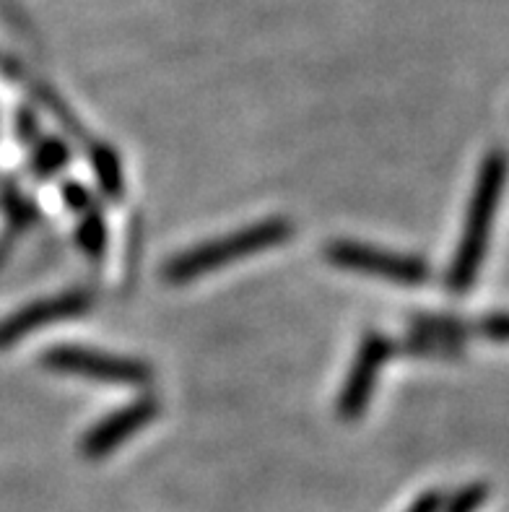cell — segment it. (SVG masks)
Instances as JSON below:
<instances>
[{
  "mask_svg": "<svg viewBox=\"0 0 509 512\" xmlns=\"http://www.w3.org/2000/svg\"><path fill=\"white\" fill-rule=\"evenodd\" d=\"M91 307H94V297L89 292H78V289L76 292L55 294V297L34 299V302L19 307L0 320V351L11 349L13 344H19L45 325L84 318L91 312Z\"/></svg>",
  "mask_w": 509,
  "mask_h": 512,
  "instance_id": "6",
  "label": "cell"
},
{
  "mask_svg": "<svg viewBox=\"0 0 509 512\" xmlns=\"http://www.w3.org/2000/svg\"><path fill=\"white\" fill-rule=\"evenodd\" d=\"M468 331L476 333L489 341H499V344H509V312H494V315H484L476 325H468Z\"/></svg>",
  "mask_w": 509,
  "mask_h": 512,
  "instance_id": "11",
  "label": "cell"
},
{
  "mask_svg": "<svg viewBox=\"0 0 509 512\" xmlns=\"http://www.w3.org/2000/svg\"><path fill=\"white\" fill-rule=\"evenodd\" d=\"M294 232H297L294 221L286 219V216H271V219H263L232 234L190 247L185 253L172 255L164 263L162 279L172 286L190 284V281L203 279L208 273L232 266L237 260L252 258V255L284 245L294 237Z\"/></svg>",
  "mask_w": 509,
  "mask_h": 512,
  "instance_id": "2",
  "label": "cell"
},
{
  "mask_svg": "<svg viewBox=\"0 0 509 512\" xmlns=\"http://www.w3.org/2000/svg\"><path fill=\"white\" fill-rule=\"evenodd\" d=\"M16 136H19L24 146H34L42 138L37 117H34L32 110H19V115H16Z\"/></svg>",
  "mask_w": 509,
  "mask_h": 512,
  "instance_id": "13",
  "label": "cell"
},
{
  "mask_svg": "<svg viewBox=\"0 0 509 512\" xmlns=\"http://www.w3.org/2000/svg\"><path fill=\"white\" fill-rule=\"evenodd\" d=\"M60 198H63L65 208L71 211V214L81 216L86 214L89 208H94L97 203H94V193H91L86 185H81V182H63V188H60Z\"/></svg>",
  "mask_w": 509,
  "mask_h": 512,
  "instance_id": "12",
  "label": "cell"
},
{
  "mask_svg": "<svg viewBox=\"0 0 509 512\" xmlns=\"http://www.w3.org/2000/svg\"><path fill=\"white\" fill-rule=\"evenodd\" d=\"M507 172L509 159L502 149H494L484 156L471 201H468V211H465L458 250L450 263V271H447V292L455 297H463L476 286L478 273L486 260V250H489L491 232H494V221L499 214L504 185H507Z\"/></svg>",
  "mask_w": 509,
  "mask_h": 512,
  "instance_id": "1",
  "label": "cell"
},
{
  "mask_svg": "<svg viewBox=\"0 0 509 512\" xmlns=\"http://www.w3.org/2000/svg\"><path fill=\"white\" fill-rule=\"evenodd\" d=\"M39 364L58 375L84 377V380L107 385H128V388H146L154 380V370L141 359L117 357V354L86 349V346H52L39 357Z\"/></svg>",
  "mask_w": 509,
  "mask_h": 512,
  "instance_id": "3",
  "label": "cell"
},
{
  "mask_svg": "<svg viewBox=\"0 0 509 512\" xmlns=\"http://www.w3.org/2000/svg\"><path fill=\"white\" fill-rule=\"evenodd\" d=\"M393 357L395 341H390L385 333L369 331L361 336L356 357L351 362V370H348V377L343 380V388L336 401V414L341 422L354 424L367 414L374 390H377V383H380L382 367Z\"/></svg>",
  "mask_w": 509,
  "mask_h": 512,
  "instance_id": "5",
  "label": "cell"
},
{
  "mask_svg": "<svg viewBox=\"0 0 509 512\" xmlns=\"http://www.w3.org/2000/svg\"><path fill=\"white\" fill-rule=\"evenodd\" d=\"M159 414H162V403L154 396H143L125 403L123 409L112 411L104 419H99L94 427L86 429L84 440H81V453H84L86 461H104L107 455L133 440L141 429L149 427Z\"/></svg>",
  "mask_w": 509,
  "mask_h": 512,
  "instance_id": "7",
  "label": "cell"
},
{
  "mask_svg": "<svg viewBox=\"0 0 509 512\" xmlns=\"http://www.w3.org/2000/svg\"><path fill=\"white\" fill-rule=\"evenodd\" d=\"M32 172L39 180H52L71 164V149L60 138H39L32 146Z\"/></svg>",
  "mask_w": 509,
  "mask_h": 512,
  "instance_id": "9",
  "label": "cell"
},
{
  "mask_svg": "<svg viewBox=\"0 0 509 512\" xmlns=\"http://www.w3.org/2000/svg\"><path fill=\"white\" fill-rule=\"evenodd\" d=\"M76 242L81 253L91 260H99L107 250V224H104V216L97 206L78 216Z\"/></svg>",
  "mask_w": 509,
  "mask_h": 512,
  "instance_id": "10",
  "label": "cell"
},
{
  "mask_svg": "<svg viewBox=\"0 0 509 512\" xmlns=\"http://www.w3.org/2000/svg\"><path fill=\"white\" fill-rule=\"evenodd\" d=\"M439 505H442V494L426 492V494H421L419 500L411 505V510H406V512H439Z\"/></svg>",
  "mask_w": 509,
  "mask_h": 512,
  "instance_id": "14",
  "label": "cell"
},
{
  "mask_svg": "<svg viewBox=\"0 0 509 512\" xmlns=\"http://www.w3.org/2000/svg\"><path fill=\"white\" fill-rule=\"evenodd\" d=\"M86 154H89L91 172L97 177V185L99 190H102L104 198H110V201H123L125 175L117 151L112 149L110 143L91 141L89 146H86Z\"/></svg>",
  "mask_w": 509,
  "mask_h": 512,
  "instance_id": "8",
  "label": "cell"
},
{
  "mask_svg": "<svg viewBox=\"0 0 509 512\" xmlns=\"http://www.w3.org/2000/svg\"><path fill=\"white\" fill-rule=\"evenodd\" d=\"M323 255L330 266L341 268V271L361 273V276H372V279L400 286H421L432 276L429 263L416 255L390 253V250H380V247L354 240L328 242Z\"/></svg>",
  "mask_w": 509,
  "mask_h": 512,
  "instance_id": "4",
  "label": "cell"
}]
</instances>
